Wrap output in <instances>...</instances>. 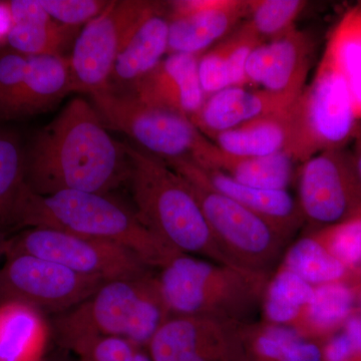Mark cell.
Wrapping results in <instances>:
<instances>
[{"instance_id":"6da1fadb","label":"cell","mask_w":361,"mask_h":361,"mask_svg":"<svg viewBox=\"0 0 361 361\" xmlns=\"http://www.w3.org/2000/svg\"><path fill=\"white\" fill-rule=\"evenodd\" d=\"M125 142L113 139L92 104L75 97L25 152V183L33 193L110 194L127 184Z\"/></svg>"},{"instance_id":"7a4b0ae2","label":"cell","mask_w":361,"mask_h":361,"mask_svg":"<svg viewBox=\"0 0 361 361\" xmlns=\"http://www.w3.org/2000/svg\"><path fill=\"white\" fill-rule=\"evenodd\" d=\"M11 226L44 227L118 244L149 268L161 269L179 255L110 194L61 191L40 196L26 185L16 202Z\"/></svg>"},{"instance_id":"3957f363","label":"cell","mask_w":361,"mask_h":361,"mask_svg":"<svg viewBox=\"0 0 361 361\" xmlns=\"http://www.w3.org/2000/svg\"><path fill=\"white\" fill-rule=\"evenodd\" d=\"M135 213L147 227L180 254L233 265L214 238L189 183L161 159L125 142Z\"/></svg>"},{"instance_id":"277c9868","label":"cell","mask_w":361,"mask_h":361,"mask_svg":"<svg viewBox=\"0 0 361 361\" xmlns=\"http://www.w3.org/2000/svg\"><path fill=\"white\" fill-rule=\"evenodd\" d=\"M159 287L173 316L240 323L261 307L271 274L179 254L159 269Z\"/></svg>"},{"instance_id":"5b68a950","label":"cell","mask_w":361,"mask_h":361,"mask_svg":"<svg viewBox=\"0 0 361 361\" xmlns=\"http://www.w3.org/2000/svg\"><path fill=\"white\" fill-rule=\"evenodd\" d=\"M170 317L157 275L149 272L104 282L84 302L59 313L54 330L68 349L94 337H118L147 348Z\"/></svg>"},{"instance_id":"8992f818","label":"cell","mask_w":361,"mask_h":361,"mask_svg":"<svg viewBox=\"0 0 361 361\" xmlns=\"http://www.w3.org/2000/svg\"><path fill=\"white\" fill-rule=\"evenodd\" d=\"M288 148L296 163L345 148L360 129L348 85L331 61L323 54L311 84L289 108Z\"/></svg>"},{"instance_id":"52a82bcc","label":"cell","mask_w":361,"mask_h":361,"mask_svg":"<svg viewBox=\"0 0 361 361\" xmlns=\"http://www.w3.org/2000/svg\"><path fill=\"white\" fill-rule=\"evenodd\" d=\"M90 97L104 125L125 133L161 160L197 161L210 141L188 116L145 103L130 92L108 89Z\"/></svg>"},{"instance_id":"ba28073f","label":"cell","mask_w":361,"mask_h":361,"mask_svg":"<svg viewBox=\"0 0 361 361\" xmlns=\"http://www.w3.org/2000/svg\"><path fill=\"white\" fill-rule=\"evenodd\" d=\"M187 182L200 204L214 238L233 264L272 274L271 270L281 261L290 237L224 195Z\"/></svg>"},{"instance_id":"9c48e42d","label":"cell","mask_w":361,"mask_h":361,"mask_svg":"<svg viewBox=\"0 0 361 361\" xmlns=\"http://www.w3.org/2000/svg\"><path fill=\"white\" fill-rule=\"evenodd\" d=\"M161 4L146 0H115L85 25L68 58L73 92L92 96L110 89L118 54L142 21Z\"/></svg>"},{"instance_id":"30bf717a","label":"cell","mask_w":361,"mask_h":361,"mask_svg":"<svg viewBox=\"0 0 361 361\" xmlns=\"http://www.w3.org/2000/svg\"><path fill=\"white\" fill-rule=\"evenodd\" d=\"M25 253L65 266L85 276L115 280L151 272L139 256L125 247L52 228H27L7 240L6 254Z\"/></svg>"},{"instance_id":"8fae6325","label":"cell","mask_w":361,"mask_h":361,"mask_svg":"<svg viewBox=\"0 0 361 361\" xmlns=\"http://www.w3.org/2000/svg\"><path fill=\"white\" fill-rule=\"evenodd\" d=\"M0 265V305L16 303L63 313L89 298L106 280L25 253L6 254Z\"/></svg>"},{"instance_id":"7c38bea8","label":"cell","mask_w":361,"mask_h":361,"mask_svg":"<svg viewBox=\"0 0 361 361\" xmlns=\"http://www.w3.org/2000/svg\"><path fill=\"white\" fill-rule=\"evenodd\" d=\"M297 201L304 221L319 229L361 217V179L351 151L329 149L304 161Z\"/></svg>"},{"instance_id":"4fadbf2b","label":"cell","mask_w":361,"mask_h":361,"mask_svg":"<svg viewBox=\"0 0 361 361\" xmlns=\"http://www.w3.org/2000/svg\"><path fill=\"white\" fill-rule=\"evenodd\" d=\"M243 324L173 316L157 331L147 350L152 361H245Z\"/></svg>"},{"instance_id":"5bb4252c","label":"cell","mask_w":361,"mask_h":361,"mask_svg":"<svg viewBox=\"0 0 361 361\" xmlns=\"http://www.w3.org/2000/svg\"><path fill=\"white\" fill-rule=\"evenodd\" d=\"M167 6L168 54L202 56L249 13V0H178Z\"/></svg>"},{"instance_id":"9a60e30c","label":"cell","mask_w":361,"mask_h":361,"mask_svg":"<svg viewBox=\"0 0 361 361\" xmlns=\"http://www.w3.org/2000/svg\"><path fill=\"white\" fill-rule=\"evenodd\" d=\"M313 47L311 37L295 26L262 42L247 61V85H259L272 94L295 101L305 89Z\"/></svg>"},{"instance_id":"2e32d148","label":"cell","mask_w":361,"mask_h":361,"mask_svg":"<svg viewBox=\"0 0 361 361\" xmlns=\"http://www.w3.org/2000/svg\"><path fill=\"white\" fill-rule=\"evenodd\" d=\"M184 179L210 188L213 191L246 207L271 224L276 226L287 236L293 237L305 221L298 201L287 190L259 189L241 184L222 173L202 168L186 159L164 161Z\"/></svg>"},{"instance_id":"e0dca14e","label":"cell","mask_w":361,"mask_h":361,"mask_svg":"<svg viewBox=\"0 0 361 361\" xmlns=\"http://www.w3.org/2000/svg\"><path fill=\"white\" fill-rule=\"evenodd\" d=\"M200 56L170 54L146 77L126 92L145 103L176 111L191 118L206 96L199 78Z\"/></svg>"},{"instance_id":"ac0fdd59","label":"cell","mask_w":361,"mask_h":361,"mask_svg":"<svg viewBox=\"0 0 361 361\" xmlns=\"http://www.w3.org/2000/svg\"><path fill=\"white\" fill-rule=\"evenodd\" d=\"M295 101L262 89L227 87L206 97L200 110L190 120L211 140L250 121L286 111Z\"/></svg>"},{"instance_id":"d6986e66","label":"cell","mask_w":361,"mask_h":361,"mask_svg":"<svg viewBox=\"0 0 361 361\" xmlns=\"http://www.w3.org/2000/svg\"><path fill=\"white\" fill-rule=\"evenodd\" d=\"M169 49L167 4L146 18L118 54L110 89L128 92L165 59Z\"/></svg>"},{"instance_id":"ffe728a7","label":"cell","mask_w":361,"mask_h":361,"mask_svg":"<svg viewBox=\"0 0 361 361\" xmlns=\"http://www.w3.org/2000/svg\"><path fill=\"white\" fill-rule=\"evenodd\" d=\"M13 26L7 37L11 49L25 56H63L78 27L58 23L39 0L7 1Z\"/></svg>"},{"instance_id":"44dd1931","label":"cell","mask_w":361,"mask_h":361,"mask_svg":"<svg viewBox=\"0 0 361 361\" xmlns=\"http://www.w3.org/2000/svg\"><path fill=\"white\" fill-rule=\"evenodd\" d=\"M262 42L264 40L245 21L204 52L199 58L198 73L206 97L227 87H247V61Z\"/></svg>"},{"instance_id":"7402d4cb","label":"cell","mask_w":361,"mask_h":361,"mask_svg":"<svg viewBox=\"0 0 361 361\" xmlns=\"http://www.w3.org/2000/svg\"><path fill=\"white\" fill-rule=\"evenodd\" d=\"M194 163L222 173L247 186L275 191L288 189L295 178L297 164L286 152L258 158L230 155L211 140L200 159Z\"/></svg>"},{"instance_id":"603a6c76","label":"cell","mask_w":361,"mask_h":361,"mask_svg":"<svg viewBox=\"0 0 361 361\" xmlns=\"http://www.w3.org/2000/svg\"><path fill=\"white\" fill-rule=\"evenodd\" d=\"M71 92L70 59L63 56H28L25 78L9 118L44 113Z\"/></svg>"},{"instance_id":"cb8c5ba5","label":"cell","mask_w":361,"mask_h":361,"mask_svg":"<svg viewBox=\"0 0 361 361\" xmlns=\"http://www.w3.org/2000/svg\"><path fill=\"white\" fill-rule=\"evenodd\" d=\"M357 303L355 286L349 282H334L316 286L310 304L291 329L306 341H327L341 331L355 313Z\"/></svg>"},{"instance_id":"d4e9b609","label":"cell","mask_w":361,"mask_h":361,"mask_svg":"<svg viewBox=\"0 0 361 361\" xmlns=\"http://www.w3.org/2000/svg\"><path fill=\"white\" fill-rule=\"evenodd\" d=\"M245 361H323L322 345L290 327L262 322L242 326Z\"/></svg>"},{"instance_id":"484cf974","label":"cell","mask_w":361,"mask_h":361,"mask_svg":"<svg viewBox=\"0 0 361 361\" xmlns=\"http://www.w3.org/2000/svg\"><path fill=\"white\" fill-rule=\"evenodd\" d=\"M289 135L290 123L287 109L220 133L211 141L230 155L258 158L286 152Z\"/></svg>"},{"instance_id":"4316f807","label":"cell","mask_w":361,"mask_h":361,"mask_svg":"<svg viewBox=\"0 0 361 361\" xmlns=\"http://www.w3.org/2000/svg\"><path fill=\"white\" fill-rule=\"evenodd\" d=\"M47 341L40 311L23 304L0 305V361H40Z\"/></svg>"},{"instance_id":"83f0119b","label":"cell","mask_w":361,"mask_h":361,"mask_svg":"<svg viewBox=\"0 0 361 361\" xmlns=\"http://www.w3.org/2000/svg\"><path fill=\"white\" fill-rule=\"evenodd\" d=\"M324 54L345 80L356 118L361 120V6L341 18L330 35Z\"/></svg>"},{"instance_id":"f1b7e54d","label":"cell","mask_w":361,"mask_h":361,"mask_svg":"<svg viewBox=\"0 0 361 361\" xmlns=\"http://www.w3.org/2000/svg\"><path fill=\"white\" fill-rule=\"evenodd\" d=\"M312 286L349 282L350 270L325 248L315 232L296 240L285 250L279 264Z\"/></svg>"},{"instance_id":"f546056e","label":"cell","mask_w":361,"mask_h":361,"mask_svg":"<svg viewBox=\"0 0 361 361\" xmlns=\"http://www.w3.org/2000/svg\"><path fill=\"white\" fill-rule=\"evenodd\" d=\"M314 288L290 270L278 265L263 293L260 307L262 322L291 329L310 304Z\"/></svg>"},{"instance_id":"4dcf8cb0","label":"cell","mask_w":361,"mask_h":361,"mask_svg":"<svg viewBox=\"0 0 361 361\" xmlns=\"http://www.w3.org/2000/svg\"><path fill=\"white\" fill-rule=\"evenodd\" d=\"M25 185V151L16 135L0 132V227L11 226Z\"/></svg>"},{"instance_id":"1f68e13d","label":"cell","mask_w":361,"mask_h":361,"mask_svg":"<svg viewBox=\"0 0 361 361\" xmlns=\"http://www.w3.org/2000/svg\"><path fill=\"white\" fill-rule=\"evenodd\" d=\"M306 6L303 0H249L247 21L266 42L293 27Z\"/></svg>"},{"instance_id":"d6a6232c","label":"cell","mask_w":361,"mask_h":361,"mask_svg":"<svg viewBox=\"0 0 361 361\" xmlns=\"http://www.w3.org/2000/svg\"><path fill=\"white\" fill-rule=\"evenodd\" d=\"M314 232L329 253L348 267L351 274L361 266V217Z\"/></svg>"},{"instance_id":"836d02e7","label":"cell","mask_w":361,"mask_h":361,"mask_svg":"<svg viewBox=\"0 0 361 361\" xmlns=\"http://www.w3.org/2000/svg\"><path fill=\"white\" fill-rule=\"evenodd\" d=\"M80 361H152L147 348L118 337H94L71 349Z\"/></svg>"},{"instance_id":"e575fe53","label":"cell","mask_w":361,"mask_h":361,"mask_svg":"<svg viewBox=\"0 0 361 361\" xmlns=\"http://www.w3.org/2000/svg\"><path fill=\"white\" fill-rule=\"evenodd\" d=\"M28 56L13 51L0 52V120H9L20 92Z\"/></svg>"},{"instance_id":"d590c367","label":"cell","mask_w":361,"mask_h":361,"mask_svg":"<svg viewBox=\"0 0 361 361\" xmlns=\"http://www.w3.org/2000/svg\"><path fill=\"white\" fill-rule=\"evenodd\" d=\"M49 16L61 25L78 27L87 25L108 6L106 0H39Z\"/></svg>"},{"instance_id":"8d00e7d4","label":"cell","mask_w":361,"mask_h":361,"mask_svg":"<svg viewBox=\"0 0 361 361\" xmlns=\"http://www.w3.org/2000/svg\"><path fill=\"white\" fill-rule=\"evenodd\" d=\"M323 361H357L355 348L345 332H337L322 346Z\"/></svg>"},{"instance_id":"74e56055","label":"cell","mask_w":361,"mask_h":361,"mask_svg":"<svg viewBox=\"0 0 361 361\" xmlns=\"http://www.w3.org/2000/svg\"><path fill=\"white\" fill-rule=\"evenodd\" d=\"M341 330L348 334L355 348L357 361H361V313H353L344 323Z\"/></svg>"},{"instance_id":"f35d334b","label":"cell","mask_w":361,"mask_h":361,"mask_svg":"<svg viewBox=\"0 0 361 361\" xmlns=\"http://www.w3.org/2000/svg\"><path fill=\"white\" fill-rule=\"evenodd\" d=\"M13 26L11 11H9L7 2H0V42L6 40Z\"/></svg>"},{"instance_id":"ab89813d","label":"cell","mask_w":361,"mask_h":361,"mask_svg":"<svg viewBox=\"0 0 361 361\" xmlns=\"http://www.w3.org/2000/svg\"><path fill=\"white\" fill-rule=\"evenodd\" d=\"M351 154H353L355 168L361 179V127L353 139V149L351 151Z\"/></svg>"},{"instance_id":"60d3db41","label":"cell","mask_w":361,"mask_h":361,"mask_svg":"<svg viewBox=\"0 0 361 361\" xmlns=\"http://www.w3.org/2000/svg\"><path fill=\"white\" fill-rule=\"evenodd\" d=\"M349 283L351 285H357L361 283V266L353 271V274H351L350 280H349Z\"/></svg>"},{"instance_id":"b9f144b4","label":"cell","mask_w":361,"mask_h":361,"mask_svg":"<svg viewBox=\"0 0 361 361\" xmlns=\"http://www.w3.org/2000/svg\"><path fill=\"white\" fill-rule=\"evenodd\" d=\"M6 242L7 239L6 238V235H4V230H2V227H0V258H1L2 255H6Z\"/></svg>"},{"instance_id":"7bdbcfd3","label":"cell","mask_w":361,"mask_h":361,"mask_svg":"<svg viewBox=\"0 0 361 361\" xmlns=\"http://www.w3.org/2000/svg\"><path fill=\"white\" fill-rule=\"evenodd\" d=\"M356 290V297H357L358 305H360V310L361 313V283L357 285H353Z\"/></svg>"}]
</instances>
